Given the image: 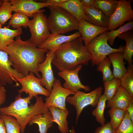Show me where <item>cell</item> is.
<instances>
[{
	"label": "cell",
	"instance_id": "6da1fadb",
	"mask_svg": "<svg viewBox=\"0 0 133 133\" xmlns=\"http://www.w3.org/2000/svg\"><path fill=\"white\" fill-rule=\"evenodd\" d=\"M48 50L36 47L29 40H22L20 36L3 50L8 54L14 68L18 73L24 77L32 72L40 79L41 76L37 71V66L45 60Z\"/></svg>",
	"mask_w": 133,
	"mask_h": 133
},
{
	"label": "cell",
	"instance_id": "7a4b0ae2",
	"mask_svg": "<svg viewBox=\"0 0 133 133\" xmlns=\"http://www.w3.org/2000/svg\"><path fill=\"white\" fill-rule=\"evenodd\" d=\"M81 36L62 45L53 52L52 63L59 71L88 65L92 56L83 43Z\"/></svg>",
	"mask_w": 133,
	"mask_h": 133
},
{
	"label": "cell",
	"instance_id": "3957f363",
	"mask_svg": "<svg viewBox=\"0 0 133 133\" xmlns=\"http://www.w3.org/2000/svg\"><path fill=\"white\" fill-rule=\"evenodd\" d=\"M33 98L29 95L22 98L19 94L9 106L0 107V115H10L15 118L20 125L21 133H24L26 125L34 117L49 110L41 97H36L35 103L29 105Z\"/></svg>",
	"mask_w": 133,
	"mask_h": 133
},
{
	"label": "cell",
	"instance_id": "277c9868",
	"mask_svg": "<svg viewBox=\"0 0 133 133\" xmlns=\"http://www.w3.org/2000/svg\"><path fill=\"white\" fill-rule=\"evenodd\" d=\"M48 7L50 13L47 19L51 33L62 34L78 30L79 22L67 11L52 5Z\"/></svg>",
	"mask_w": 133,
	"mask_h": 133
},
{
	"label": "cell",
	"instance_id": "5b68a950",
	"mask_svg": "<svg viewBox=\"0 0 133 133\" xmlns=\"http://www.w3.org/2000/svg\"><path fill=\"white\" fill-rule=\"evenodd\" d=\"M106 32L99 34L91 40L85 46L92 56V65H98L110 54L114 52L123 53L125 46L121 45L118 48H111L107 43Z\"/></svg>",
	"mask_w": 133,
	"mask_h": 133
},
{
	"label": "cell",
	"instance_id": "8992f818",
	"mask_svg": "<svg viewBox=\"0 0 133 133\" xmlns=\"http://www.w3.org/2000/svg\"><path fill=\"white\" fill-rule=\"evenodd\" d=\"M44 9L41 10L33 15L30 20L28 25L31 34L29 40L38 47L49 36L51 33L47 18L43 13Z\"/></svg>",
	"mask_w": 133,
	"mask_h": 133
},
{
	"label": "cell",
	"instance_id": "52a82bcc",
	"mask_svg": "<svg viewBox=\"0 0 133 133\" xmlns=\"http://www.w3.org/2000/svg\"><path fill=\"white\" fill-rule=\"evenodd\" d=\"M103 88L100 86L90 92L86 93L79 91L72 96H68L66 101L75 108L76 112V123L83 109L90 105L93 107L97 105L101 94Z\"/></svg>",
	"mask_w": 133,
	"mask_h": 133
},
{
	"label": "cell",
	"instance_id": "ba28073f",
	"mask_svg": "<svg viewBox=\"0 0 133 133\" xmlns=\"http://www.w3.org/2000/svg\"><path fill=\"white\" fill-rule=\"evenodd\" d=\"M131 0H118L116 8L109 17L108 30L115 29L126 21L133 20V10L131 6Z\"/></svg>",
	"mask_w": 133,
	"mask_h": 133
},
{
	"label": "cell",
	"instance_id": "9c48e42d",
	"mask_svg": "<svg viewBox=\"0 0 133 133\" xmlns=\"http://www.w3.org/2000/svg\"><path fill=\"white\" fill-rule=\"evenodd\" d=\"M22 86L21 88L18 90L19 94L25 92L28 95L36 98L38 95L48 97L50 93L41 85L40 79L36 77L33 72H30L25 76L16 79Z\"/></svg>",
	"mask_w": 133,
	"mask_h": 133
},
{
	"label": "cell",
	"instance_id": "30bf717a",
	"mask_svg": "<svg viewBox=\"0 0 133 133\" xmlns=\"http://www.w3.org/2000/svg\"><path fill=\"white\" fill-rule=\"evenodd\" d=\"M74 94L71 90L63 87L60 80L55 79L49 96L45 99V105L48 108L53 106L62 110H67L66 99L69 95Z\"/></svg>",
	"mask_w": 133,
	"mask_h": 133
},
{
	"label": "cell",
	"instance_id": "8fae6325",
	"mask_svg": "<svg viewBox=\"0 0 133 133\" xmlns=\"http://www.w3.org/2000/svg\"><path fill=\"white\" fill-rule=\"evenodd\" d=\"M13 66L9 59L8 54L0 50V82L2 85H11L15 82L16 86H19L16 79L24 76L13 68L12 66Z\"/></svg>",
	"mask_w": 133,
	"mask_h": 133
},
{
	"label": "cell",
	"instance_id": "7c38bea8",
	"mask_svg": "<svg viewBox=\"0 0 133 133\" xmlns=\"http://www.w3.org/2000/svg\"><path fill=\"white\" fill-rule=\"evenodd\" d=\"M83 67V65L80 64L76 68L69 70H65L58 73L59 76L65 81L63 87L75 93L82 89L86 91L90 90V87L85 85L81 83L78 76L79 71Z\"/></svg>",
	"mask_w": 133,
	"mask_h": 133
},
{
	"label": "cell",
	"instance_id": "4fadbf2b",
	"mask_svg": "<svg viewBox=\"0 0 133 133\" xmlns=\"http://www.w3.org/2000/svg\"><path fill=\"white\" fill-rule=\"evenodd\" d=\"M53 52L48 50L46 53V58L44 61L37 66L38 72L42 73L40 83L50 93L51 92L54 81V78L52 67L51 64L53 57Z\"/></svg>",
	"mask_w": 133,
	"mask_h": 133
},
{
	"label": "cell",
	"instance_id": "5bb4252c",
	"mask_svg": "<svg viewBox=\"0 0 133 133\" xmlns=\"http://www.w3.org/2000/svg\"><path fill=\"white\" fill-rule=\"evenodd\" d=\"M13 11L21 13L28 17H33L35 13L41 9L48 7L51 4L45 2H39L33 0H11Z\"/></svg>",
	"mask_w": 133,
	"mask_h": 133
},
{
	"label": "cell",
	"instance_id": "9a60e30c",
	"mask_svg": "<svg viewBox=\"0 0 133 133\" xmlns=\"http://www.w3.org/2000/svg\"><path fill=\"white\" fill-rule=\"evenodd\" d=\"M81 36L79 31L68 35L51 33L48 37L38 47L54 52L62 44L75 40Z\"/></svg>",
	"mask_w": 133,
	"mask_h": 133
},
{
	"label": "cell",
	"instance_id": "2e32d148",
	"mask_svg": "<svg viewBox=\"0 0 133 133\" xmlns=\"http://www.w3.org/2000/svg\"><path fill=\"white\" fill-rule=\"evenodd\" d=\"M78 30L81 34L85 47L92 39L99 34L107 32L108 30L107 27L97 26L83 19L79 22Z\"/></svg>",
	"mask_w": 133,
	"mask_h": 133
},
{
	"label": "cell",
	"instance_id": "e0dca14e",
	"mask_svg": "<svg viewBox=\"0 0 133 133\" xmlns=\"http://www.w3.org/2000/svg\"><path fill=\"white\" fill-rule=\"evenodd\" d=\"M133 103V98L120 85L113 97L107 101L106 107L118 108L126 111L128 106Z\"/></svg>",
	"mask_w": 133,
	"mask_h": 133
},
{
	"label": "cell",
	"instance_id": "ac0fdd59",
	"mask_svg": "<svg viewBox=\"0 0 133 133\" xmlns=\"http://www.w3.org/2000/svg\"><path fill=\"white\" fill-rule=\"evenodd\" d=\"M84 10L87 18V21L99 27H108L109 17L104 14L100 10L94 7H84Z\"/></svg>",
	"mask_w": 133,
	"mask_h": 133
},
{
	"label": "cell",
	"instance_id": "d6986e66",
	"mask_svg": "<svg viewBox=\"0 0 133 133\" xmlns=\"http://www.w3.org/2000/svg\"><path fill=\"white\" fill-rule=\"evenodd\" d=\"M55 6L65 10L79 22L83 19L87 20L84 7L79 0H67L65 2Z\"/></svg>",
	"mask_w": 133,
	"mask_h": 133
},
{
	"label": "cell",
	"instance_id": "ffe728a7",
	"mask_svg": "<svg viewBox=\"0 0 133 133\" xmlns=\"http://www.w3.org/2000/svg\"><path fill=\"white\" fill-rule=\"evenodd\" d=\"M52 117L53 122L58 125V129L61 133H69L70 132L68 127L67 117L69 113L67 109L63 110L53 106L49 108Z\"/></svg>",
	"mask_w": 133,
	"mask_h": 133
},
{
	"label": "cell",
	"instance_id": "44dd1931",
	"mask_svg": "<svg viewBox=\"0 0 133 133\" xmlns=\"http://www.w3.org/2000/svg\"><path fill=\"white\" fill-rule=\"evenodd\" d=\"M107 56L113 65L114 77L121 79L127 71L124 62L123 53L114 52Z\"/></svg>",
	"mask_w": 133,
	"mask_h": 133
},
{
	"label": "cell",
	"instance_id": "7402d4cb",
	"mask_svg": "<svg viewBox=\"0 0 133 133\" xmlns=\"http://www.w3.org/2000/svg\"><path fill=\"white\" fill-rule=\"evenodd\" d=\"M9 27L7 26L0 29V50L3 51L14 42V38L19 36L22 33L21 28L12 30Z\"/></svg>",
	"mask_w": 133,
	"mask_h": 133
},
{
	"label": "cell",
	"instance_id": "603a6c76",
	"mask_svg": "<svg viewBox=\"0 0 133 133\" xmlns=\"http://www.w3.org/2000/svg\"><path fill=\"white\" fill-rule=\"evenodd\" d=\"M51 114L49 110L45 113L34 117L29 123V125L37 124L40 133H47L48 130L53 126Z\"/></svg>",
	"mask_w": 133,
	"mask_h": 133
},
{
	"label": "cell",
	"instance_id": "cb8c5ba5",
	"mask_svg": "<svg viewBox=\"0 0 133 133\" xmlns=\"http://www.w3.org/2000/svg\"><path fill=\"white\" fill-rule=\"evenodd\" d=\"M118 38L124 40L126 44L123 53L124 59L128 62V65L132 64L133 55V30L125 32L120 35Z\"/></svg>",
	"mask_w": 133,
	"mask_h": 133
},
{
	"label": "cell",
	"instance_id": "d4e9b609",
	"mask_svg": "<svg viewBox=\"0 0 133 133\" xmlns=\"http://www.w3.org/2000/svg\"><path fill=\"white\" fill-rule=\"evenodd\" d=\"M118 1L117 0H94V7L100 9L110 17L115 10Z\"/></svg>",
	"mask_w": 133,
	"mask_h": 133
},
{
	"label": "cell",
	"instance_id": "484cf974",
	"mask_svg": "<svg viewBox=\"0 0 133 133\" xmlns=\"http://www.w3.org/2000/svg\"><path fill=\"white\" fill-rule=\"evenodd\" d=\"M121 85L133 98V65H128L127 71L120 79Z\"/></svg>",
	"mask_w": 133,
	"mask_h": 133
},
{
	"label": "cell",
	"instance_id": "4316f807",
	"mask_svg": "<svg viewBox=\"0 0 133 133\" xmlns=\"http://www.w3.org/2000/svg\"><path fill=\"white\" fill-rule=\"evenodd\" d=\"M126 111L122 109L114 108H110L108 110V113L111 119L110 122L115 131L124 119Z\"/></svg>",
	"mask_w": 133,
	"mask_h": 133
},
{
	"label": "cell",
	"instance_id": "83f0119b",
	"mask_svg": "<svg viewBox=\"0 0 133 133\" xmlns=\"http://www.w3.org/2000/svg\"><path fill=\"white\" fill-rule=\"evenodd\" d=\"M121 79L114 77L112 80L103 82L104 88L103 95L107 101L114 96L117 90L121 85Z\"/></svg>",
	"mask_w": 133,
	"mask_h": 133
},
{
	"label": "cell",
	"instance_id": "f1b7e54d",
	"mask_svg": "<svg viewBox=\"0 0 133 133\" xmlns=\"http://www.w3.org/2000/svg\"><path fill=\"white\" fill-rule=\"evenodd\" d=\"M107 99L104 95H101L99 98L96 107L92 111V114L96 118V121L102 125L105 124V118L104 112L106 107Z\"/></svg>",
	"mask_w": 133,
	"mask_h": 133
},
{
	"label": "cell",
	"instance_id": "f546056e",
	"mask_svg": "<svg viewBox=\"0 0 133 133\" xmlns=\"http://www.w3.org/2000/svg\"><path fill=\"white\" fill-rule=\"evenodd\" d=\"M28 17L21 13L15 12L12 15L9 21L8 25L14 29H17L21 27L27 28L29 21Z\"/></svg>",
	"mask_w": 133,
	"mask_h": 133
},
{
	"label": "cell",
	"instance_id": "4dcf8cb0",
	"mask_svg": "<svg viewBox=\"0 0 133 133\" xmlns=\"http://www.w3.org/2000/svg\"><path fill=\"white\" fill-rule=\"evenodd\" d=\"M131 30H133V21L128 22L117 29L106 32L107 41L110 45H112L116 37L123 33Z\"/></svg>",
	"mask_w": 133,
	"mask_h": 133
},
{
	"label": "cell",
	"instance_id": "1f68e13d",
	"mask_svg": "<svg viewBox=\"0 0 133 133\" xmlns=\"http://www.w3.org/2000/svg\"><path fill=\"white\" fill-rule=\"evenodd\" d=\"M111 64L110 59L107 56L98 65L97 70L102 73L103 82L111 80L114 78L111 69Z\"/></svg>",
	"mask_w": 133,
	"mask_h": 133
},
{
	"label": "cell",
	"instance_id": "d6a6232c",
	"mask_svg": "<svg viewBox=\"0 0 133 133\" xmlns=\"http://www.w3.org/2000/svg\"><path fill=\"white\" fill-rule=\"evenodd\" d=\"M0 117L4 121L7 133H20V125L15 117L7 115H0Z\"/></svg>",
	"mask_w": 133,
	"mask_h": 133
},
{
	"label": "cell",
	"instance_id": "836d02e7",
	"mask_svg": "<svg viewBox=\"0 0 133 133\" xmlns=\"http://www.w3.org/2000/svg\"><path fill=\"white\" fill-rule=\"evenodd\" d=\"M3 3L0 6V22L4 24L12 17L13 7L9 0H3Z\"/></svg>",
	"mask_w": 133,
	"mask_h": 133
},
{
	"label": "cell",
	"instance_id": "e575fe53",
	"mask_svg": "<svg viewBox=\"0 0 133 133\" xmlns=\"http://www.w3.org/2000/svg\"><path fill=\"white\" fill-rule=\"evenodd\" d=\"M114 133H133V122L126 111L125 117Z\"/></svg>",
	"mask_w": 133,
	"mask_h": 133
},
{
	"label": "cell",
	"instance_id": "d590c367",
	"mask_svg": "<svg viewBox=\"0 0 133 133\" xmlns=\"http://www.w3.org/2000/svg\"><path fill=\"white\" fill-rule=\"evenodd\" d=\"M115 131L109 122L96 128L94 133H114Z\"/></svg>",
	"mask_w": 133,
	"mask_h": 133
},
{
	"label": "cell",
	"instance_id": "8d00e7d4",
	"mask_svg": "<svg viewBox=\"0 0 133 133\" xmlns=\"http://www.w3.org/2000/svg\"><path fill=\"white\" fill-rule=\"evenodd\" d=\"M6 89L3 86L1 85L0 82V106L5 102L6 98Z\"/></svg>",
	"mask_w": 133,
	"mask_h": 133
},
{
	"label": "cell",
	"instance_id": "74e56055",
	"mask_svg": "<svg viewBox=\"0 0 133 133\" xmlns=\"http://www.w3.org/2000/svg\"><path fill=\"white\" fill-rule=\"evenodd\" d=\"M84 7L90 8L94 7V0H80Z\"/></svg>",
	"mask_w": 133,
	"mask_h": 133
},
{
	"label": "cell",
	"instance_id": "f35d334b",
	"mask_svg": "<svg viewBox=\"0 0 133 133\" xmlns=\"http://www.w3.org/2000/svg\"><path fill=\"white\" fill-rule=\"evenodd\" d=\"M127 112L130 119L133 122V103L131 104L127 108Z\"/></svg>",
	"mask_w": 133,
	"mask_h": 133
},
{
	"label": "cell",
	"instance_id": "ab89813d",
	"mask_svg": "<svg viewBox=\"0 0 133 133\" xmlns=\"http://www.w3.org/2000/svg\"><path fill=\"white\" fill-rule=\"evenodd\" d=\"M67 0H47L45 3L51 4L52 5H55L57 4L65 2Z\"/></svg>",
	"mask_w": 133,
	"mask_h": 133
},
{
	"label": "cell",
	"instance_id": "60d3db41",
	"mask_svg": "<svg viewBox=\"0 0 133 133\" xmlns=\"http://www.w3.org/2000/svg\"><path fill=\"white\" fill-rule=\"evenodd\" d=\"M0 133H7L4 121L0 118Z\"/></svg>",
	"mask_w": 133,
	"mask_h": 133
},
{
	"label": "cell",
	"instance_id": "b9f144b4",
	"mask_svg": "<svg viewBox=\"0 0 133 133\" xmlns=\"http://www.w3.org/2000/svg\"><path fill=\"white\" fill-rule=\"evenodd\" d=\"M69 133H75V131L74 128L72 129L70 131Z\"/></svg>",
	"mask_w": 133,
	"mask_h": 133
},
{
	"label": "cell",
	"instance_id": "7bdbcfd3",
	"mask_svg": "<svg viewBox=\"0 0 133 133\" xmlns=\"http://www.w3.org/2000/svg\"><path fill=\"white\" fill-rule=\"evenodd\" d=\"M3 0H0V6L3 3Z\"/></svg>",
	"mask_w": 133,
	"mask_h": 133
},
{
	"label": "cell",
	"instance_id": "ee69618b",
	"mask_svg": "<svg viewBox=\"0 0 133 133\" xmlns=\"http://www.w3.org/2000/svg\"><path fill=\"white\" fill-rule=\"evenodd\" d=\"M2 25L1 24L0 22V29L1 28Z\"/></svg>",
	"mask_w": 133,
	"mask_h": 133
},
{
	"label": "cell",
	"instance_id": "f6af8a7d",
	"mask_svg": "<svg viewBox=\"0 0 133 133\" xmlns=\"http://www.w3.org/2000/svg\"></svg>",
	"mask_w": 133,
	"mask_h": 133
}]
</instances>
